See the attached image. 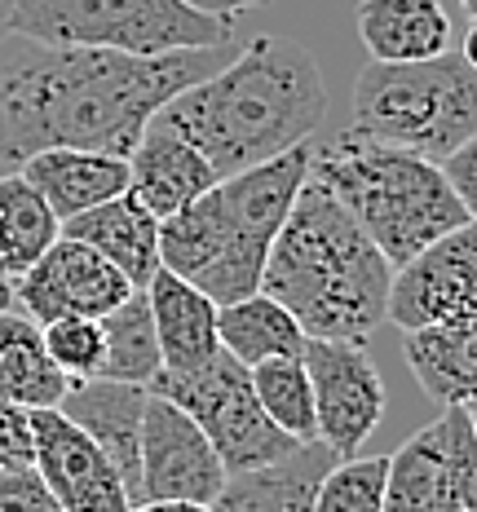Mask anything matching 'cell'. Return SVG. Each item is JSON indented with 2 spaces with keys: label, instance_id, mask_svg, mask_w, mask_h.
I'll return each instance as SVG.
<instances>
[{
  "label": "cell",
  "instance_id": "e575fe53",
  "mask_svg": "<svg viewBox=\"0 0 477 512\" xmlns=\"http://www.w3.org/2000/svg\"><path fill=\"white\" fill-rule=\"evenodd\" d=\"M460 58L469 62V67L477 71V18H473V27L464 31V45H460Z\"/></svg>",
  "mask_w": 477,
  "mask_h": 512
},
{
  "label": "cell",
  "instance_id": "7a4b0ae2",
  "mask_svg": "<svg viewBox=\"0 0 477 512\" xmlns=\"http://www.w3.org/2000/svg\"><path fill=\"white\" fill-rule=\"evenodd\" d=\"M327 115V80L314 53L288 36H257L239 58L182 89L155 115L182 133L217 177L310 142Z\"/></svg>",
  "mask_w": 477,
  "mask_h": 512
},
{
  "label": "cell",
  "instance_id": "74e56055",
  "mask_svg": "<svg viewBox=\"0 0 477 512\" xmlns=\"http://www.w3.org/2000/svg\"><path fill=\"white\" fill-rule=\"evenodd\" d=\"M460 5H464V9H469V14H473V18H477V0H460Z\"/></svg>",
  "mask_w": 477,
  "mask_h": 512
},
{
  "label": "cell",
  "instance_id": "1f68e13d",
  "mask_svg": "<svg viewBox=\"0 0 477 512\" xmlns=\"http://www.w3.org/2000/svg\"><path fill=\"white\" fill-rule=\"evenodd\" d=\"M442 173H447L451 190L460 195L464 212H469V217L477 221V133H473L469 142H464L455 155L442 159Z\"/></svg>",
  "mask_w": 477,
  "mask_h": 512
},
{
  "label": "cell",
  "instance_id": "f1b7e54d",
  "mask_svg": "<svg viewBox=\"0 0 477 512\" xmlns=\"http://www.w3.org/2000/svg\"><path fill=\"white\" fill-rule=\"evenodd\" d=\"M53 367L71 380H93L102 367V323L98 318H53L40 327Z\"/></svg>",
  "mask_w": 477,
  "mask_h": 512
},
{
  "label": "cell",
  "instance_id": "ffe728a7",
  "mask_svg": "<svg viewBox=\"0 0 477 512\" xmlns=\"http://www.w3.org/2000/svg\"><path fill=\"white\" fill-rule=\"evenodd\" d=\"M402 354L416 384L438 407L477 402V314L416 327L402 336Z\"/></svg>",
  "mask_w": 477,
  "mask_h": 512
},
{
  "label": "cell",
  "instance_id": "52a82bcc",
  "mask_svg": "<svg viewBox=\"0 0 477 512\" xmlns=\"http://www.w3.org/2000/svg\"><path fill=\"white\" fill-rule=\"evenodd\" d=\"M9 31L36 45L177 53L230 45L235 18L204 14L190 0H18Z\"/></svg>",
  "mask_w": 477,
  "mask_h": 512
},
{
  "label": "cell",
  "instance_id": "ba28073f",
  "mask_svg": "<svg viewBox=\"0 0 477 512\" xmlns=\"http://www.w3.org/2000/svg\"><path fill=\"white\" fill-rule=\"evenodd\" d=\"M151 389L164 393L168 402H177V407L204 429L212 451L221 455L226 477L265 468L301 446L261 411L257 393H252L248 367H243L239 358H230L226 349L212 354L204 367H195V371H159L151 380Z\"/></svg>",
  "mask_w": 477,
  "mask_h": 512
},
{
  "label": "cell",
  "instance_id": "d590c367",
  "mask_svg": "<svg viewBox=\"0 0 477 512\" xmlns=\"http://www.w3.org/2000/svg\"><path fill=\"white\" fill-rule=\"evenodd\" d=\"M14 9H18V0H0V40L9 36V23H14Z\"/></svg>",
  "mask_w": 477,
  "mask_h": 512
},
{
  "label": "cell",
  "instance_id": "7c38bea8",
  "mask_svg": "<svg viewBox=\"0 0 477 512\" xmlns=\"http://www.w3.org/2000/svg\"><path fill=\"white\" fill-rule=\"evenodd\" d=\"M137 287L93 252L89 243L58 234L36 265L14 283V305H23L31 323H53V318H102Z\"/></svg>",
  "mask_w": 477,
  "mask_h": 512
},
{
  "label": "cell",
  "instance_id": "5bb4252c",
  "mask_svg": "<svg viewBox=\"0 0 477 512\" xmlns=\"http://www.w3.org/2000/svg\"><path fill=\"white\" fill-rule=\"evenodd\" d=\"M31 429H36V460L31 468L49 495L58 499L62 512H129V486L115 473V464L102 455L80 424H71L58 407L31 411Z\"/></svg>",
  "mask_w": 477,
  "mask_h": 512
},
{
  "label": "cell",
  "instance_id": "ac0fdd59",
  "mask_svg": "<svg viewBox=\"0 0 477 512\" xmlns=\"http://www.w3.org/2000/svg\"><path fill=\"white\" fill-rule=\"evenodd\" d=\"M31 186L45 195L53 217L67 221L76 212H89L106 199L129 190V159L102 155V151H76V146H49L18 164Z\"/></svg>",
  "mask_w": 477,
  "mask_h": 512
},
{
  "label": "cell",
  "instance_id": "5b68a950",
  "mask_svg": "<svg viewBox=\"0 0 477 512\" xmlns=\"http://www.w3.org/2000/svg\"><path fill=\"white\" fill-rule=\"evenodd\" d=\"M310 181L327 190L358 230L385 252V261L407 265L438 234L469 221L442 164L398 146L345 133L327 146H310Z\"/></svg>",
  "mask_w": 477,
  "mask_h": 512
},
{
  "label": "cell",
  "instance_id": "8fae6325",
  "mask_svg": "<svg viewBox=\"0 0 477 512\" xmlns=\"http://www.w3.org/2000/svg\"><path fill=\"white\" fill-rule=\"evenodd\" d=\"M477 314V221L469 217L464 226L420 248L407 265L394 270L389 283V323L402 332L433 323H451V318Z\"/></svg>",
  "mask_w": 477,
  "mask_h": 512
},
{
  "label": "cell",
  "instance_id": "9c48e42d",
  "mask_svg": "<svg viewBox=\"0 0 477 512\" xmlns=\"http://www.w3.org/2000/svg\"><path fill=\"white\" fill-rule=\"evenodd\" d=\"M380 512H477V442L469 411L442 407L438 420L389 455Z\"/></svg>",
  "mask_w": 477,
  "mask_h": 512
},
{
  "label": "cell",
  "instance_id": "6da1fadb",
  "mask_svg": "<svg viewBox=\"0 0 477 512\" xmlns=\"http://www.w3.org/2000/svg\"><path fill=\"white\" fill-rule=\"evenodd\" d=\"M27 45L0 71V159L14 168L49 146L129 159L164 102L226 62V45L177 53Z\"/></svg>",
  "mask_w": 477,
  "mask_h": 512
},
{
  "label": "cell",
  "instance_id": "44dd1931",
  "mask_svg": "<svg viewBox=\"0 0 477 512\" xmlns=\"http://www.w3.org/2000/svg\"><path fill=\"white\" fill-rule=\"evenodd\" d=\"M354 23L371 62H424L451 49L442 0H358Z\"/></svg>",
  "mask_w": 477,
  "mask_h": 512
},
{
  "label": "cell",
  "instance_id": "9a60e30c",
  "mask_svg": "<svg viewBox=\"0 0 477 512\" xmlns=\"http://www.w3.org/2000/svg\"><path fill=\"white\" fill-rule=\"evenodd\" d=\"M151 389L146 384H124V380H71V389L62 393L58 411L71 424H80L93 442L102 446V455L115 464V473L129 486V499H142V468H137V451H142V415Z\"/></svg>",
  "mask_w": 477,
  "mask_h": 512
},
{
  "label": "cell",
  "instance_id": "f546056e",
  "mask_svg": "<svg viewBox=\"0 0 477 512\" xmlns=\"http://www.w3.org/2000/svg\"><path fill=\"white\" fill-rule=\"evenodd\" d=\"M0 512H62L36 468H0Z\"/></svg>",
  "mask_w": 477,
  "mask_h": 512
},
{
  "label": "cell",
  "instance_id": "484cf974",
  "mask_svg": "<svg viewBox=\"0 0 477 512\" xmlns=\"http://www.w3.org/2000/svg\"><path fill=\"white\" fill-rule=\"evenodd\" d=\"M102 323V380H124V384H146L164 371V354H159L155 323L146 292H129L111 314L98 318Z\"/></svg>",
  "mask_w": 477,
  "mask_h": 512
},
{
  "label": "cell",
  "instance_id": "277c9868",
  "mask_svg": "<svg viewBox=\"0 0 477 512\" xmlns=\"http://www.w3.org/2000/svg\"><path fill=\"white\" fill-rule=\"evenodd\" d=\"M310 181V142L221 177L208 195L159 221V265L217 305L261 292V270Z\"/></svg>",
  "mask_w": 477,
  "mask_h": 512
},
{
  "label": "cell",
  "instance_id": "7402d4cb",
  "mask_svg": "<svg viewBox=\"0 0 477 512\" xmlns=\"http://www.w3.org/2000/svg\"><path fill=\"white\" fill-rule=\"evenodd\" d=\"M336 455L323 442L296 446L283 460L252 468V473H230L221 495L212 499L217 512H314V486Z\"/></svg>",
  "mask_w": 477,
  "mask_h": 512
},
{
  "label": "cell",
  "instance_id": "83f0119b",
  "mask_svg": "<svg viewBox=\"0 0 477 512\" xmlns=\"http://www.w3.org/2000/svg\"><path fill=\"white\" fill-rule=\"evenodd\" d=\"M389 455H349L336 460L314 486V512H380L385 508Z\"/></svg>",
  "mask_w": 477,
  "mask_h": 512
},
{
  "label": "cell",
  "instance_id": "cb8c5ba5",
  "mask_svg": "<svg viewBox=\"0 0 477 512\" xmlns=\"http://www.w3.org/2000/svg\"><path fill=\"white\" fill-rule=\"evenodd\" d=\"M217 336H221V349L230 358H239L243 367L265 358H301L305 340H310L288 309L265 292L217 305Z\"/></svg>",
  "mask_w": 477,
  "mask_h": 512
},
{
  "label": "cell",
  "instance_id": "603a6c76",
  "mask_svg": "<svg viewBox=\"0 0 477 512\" xmlns=\"http://www.w3.org/2000/svg\"><path fill=\"white\" fill-rule=\"evenodd\" d=\"M67 389L71 376L53 367L40 323H31L18 309H5L0 314V398L27 411H45L58 407Z\"/></svg>",
  "mask_w": 477,
  "mask_h": 512
},
{
  "label": "cell",
  "instance_id": "836d02e7",
  "mask_svg": "<svg viewBox=\"0 0 477 512\" xmlns=\"http://www.w3.org/2000/svg\"><path fill=\"white\" fill-rule=\"evenodd\" d=\"M129 512H217L212 504H195V499H142Z\"/></svg>",
  "mask_w": 477,
  "mask_h": 512
},
{
  "label": "cell",
  "instance_id": "4fadbf2b",
  "mask_svg": "<svg viewBox=\"0 0 477 512\" xmlns=\"http://www.w3.org/2000/svg\"><path fill=\"white\" fill-rule=\"evenodd\" d=\"M137 468H142V499H195V504H212L221 495V486H226L221 455L212 451L204 429L177 402H168L155 389L146 398V415H142Z\"/></svg>",
  "mask_w": 477,
  "mask_h": 512
},
{
  "label": "cell",
  "instance_id": "d6a6232c",
  "mask_svg": "<svg viewBox=\"0 0 477 512\" xmlns=\"http://www.w3.org/2000/svg\"><path fill=\"white\" fill-rule=\"evenodd\" d=\"M195 9H204V14H221V18H235L243 9H265L274 5V0H190Z\"/></svg>",
  "mask_w": 477,
  "mask_h": 512
},
{
  "label": "cell",
  "instance_id": "4316f807",
  "mask_svg": "<svg viewBox=\"0 0 477 512\" xmlns=\"http://www.w3.org/2000/svg\"><path fill=\"white\" fill-rule=\"evenodd\" d=\"M252 393H257L261 411L279 424L292 442H318V411H314V389L310 371L301 358H265L248 367Z\"/></svg>",
  "mask_w": 477,
  "mask_h": 512
},
{
  "label": "cell",
  "instance_id": "d6986e66",
  "mask_svg": "<svg viewBox=\"0 0 477 512\" xmlns=\"http://www.w3.org/2000/svg\"><path fill=\"white\" fill-rule=\"evenodd\" d=\"M62 234H71V239L89 243L93 252H102L137 292L159 270V217H151L129 190L89 212L67 217L62 221Z\"/></svg>",
  "mask_w": 477,
  "mask_h": 512
},
{
  "label": "cell",
  "instance_id": "d4e9b609",
  "mask_svg": "<svg viewBox=\"0 0 477 512\" xmlns=\"http://www.w3.org/2000/svg\"><path fill=\"white\" fill-rule=\"evenodd\" d=\"M58 234L62 221L23 173L0 177V283L23 279Z\"/></svg>",
  "mask_w": 477,
  "mask_h": 512
},
{
  "label": "cell",
  "instance_id": "30bf717a",
  "mask_svg": "<svg viewBox=\"0 0 477 512\" xmlns=\"http://www.w3.org/2000/svg\"><path fill=\"white\" fill-rule=\"evenodd\" d=\"M301 362L310 371L314 411H318V442L336 455L363 451V442L385 420V380L380 367L367 358L363 345L349 340H305Z\"/></svg>",
  "mask_w": 477,
  "mask_h": 512
},
{
  "label": "cell",
  "instance_id": "2e32d148",
  "mask_svg": "<svg viewBox=\"0 0 477 512\" xmlns=\"http://www.w3.org/2000/svg\"><path fill=\"white\" fill-rule=\"evenodd\" d=\"M217 181H221L217 168L182 133H173V128L159 120L146 124L142 142L129 155V195L159 221L182 212L186 204H195Z\"/></svg>",
  "mask_w": 477,
  "mask_h": 512
},
{
  "label": "cell",
  "instance_id": "8992f818",
  "mask_svg": "<svg viewBox=\"0 0 477 512\" xmlns=\"http://www.w3.org/2000/svg\"><path fill=\"white\" fill-rule=\"evenodd\" d=\"M349 133L442 164L477 133V71L451 49L424 62H371L354 80Z\"/></svg>",
  "mask_w": 477,
  "mask_h": 512
},
{
  "label": "cell",
  "instance_id": "4dcf8cb0",
  "mask_svg": "<svg viewBox=\"0 0 477 512\" xmlns=\"http://www.w3.org/2000/svg\"><path fill=\"white\" fill-rule=\"evenodd\" d=\"M31 460H36L31 411L0 398V468H31Z\"/></svg>",
  "mask_w": 477,
  "mask_h": 512
},
{
  "label": "cell",
  "instance_id": "8d00e7d4",
  "mask_svg": "<svg viewBox=\"0 0 477 512\" xmlns=\"http://www.w3.org/2000/svg\"><path fill=\"white\" fill-rule=\"evenodd\" d=\"M464 411H469V429H473V442H477V402H469Z\"/></svg>",
  "mask_w": 477,
  "mask_h": 512
},
{
  "label": "cell",
  "instance_id": "3957f363",
  "mask_svg": "<svg viewBox=\"0 0 477 512\" xmlns=\"http://www.w3.org/2000/svg\"><path fill=\"white\" fill-rule=\"evenodd\" d=\"M394 265L358 230V221L305 181L261 270V292L274 296L310 340L367 345L389 314Z\"/></svg>",
  "mask_w": 477,
  "mask_h": 512
},
{
  "label": "cell",
  "instance_id": "e0dca14e",
  "mask_svg": "<svg viewBox=\"0 0 477 512\" xmlns=\"http://www.w3.org/2000/svg\"><path fill=\"white\" fill-rule=\"evenodd\" d=\"M142 292H146V305H151L164 371H195L212 354H221L217 301L208 292H199L195 283H186L182 274L164 270V265L151 274V283Z\"/></svg>",
  "mask_w": 477,
  "mask_h": 512
}]
</instances>
